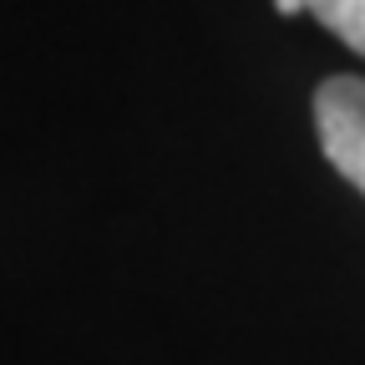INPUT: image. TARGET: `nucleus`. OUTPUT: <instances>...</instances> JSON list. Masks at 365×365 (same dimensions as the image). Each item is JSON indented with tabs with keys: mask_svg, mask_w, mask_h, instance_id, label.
Returning a JSON list of instances; mask_svg holds the SVG:
<instances>
[{
	"mask_svg": "<svg viewBox=\"0 0 365 365\" xmlns=\"http://www.w3.org/2000/svg\"><path fill=\"white\" fill-rule=\"evenodd\" d=\"M314 132L330 168L365 193V76H330L314 91Z\"/></svg>",
	"mask_w": 365,
	"mask_h": 365,
	"instance_id": "obj_1",
	"label": "nucleus"
},
{
	"mask_svg": "<svg viewBox=\"0 0 365 365\" xmlns=\"http://www.w3.org/2000/svg\"><path fill=\"white\" fill-rule=\"evenodd\" d=\"M304 11L355 56H365V0H304Z\"/></svg>",
	"mask_w": 365,
	"mask_h": 365,
	"instance_id": "obj_2",
	"label": "nucleus"
},
{
	"mask_svg": "<svg viewBox=\"0 0 365 365\" xmlns=\"http://www.w3.org/2000/svg\"><path fill=\"white\" fill-rule=\"evenodd\" d=\"M274 11H279V16H299L304 0H274Z\"/></svg>",
	"mask_w": 365,
	"mask_h": 365,
	"instance_id": "obj_3",
	"label": "nucleus"
}]
</instances>
